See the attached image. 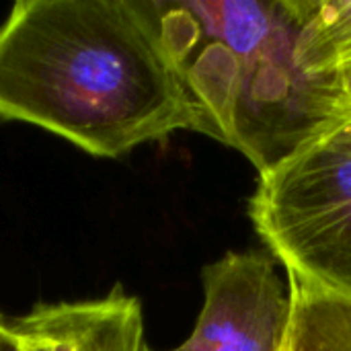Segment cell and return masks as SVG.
Listing matches in <instances>:
<instances>
[{
	"instance_id": "cell-6",
	"label": "cell",
	"mask_w": 351,
	"mask_h": 351,
	"mask_svg": "<svg viewBox=\"0 0 351 351\" xmlns=\"http://www.w3.org/2000/svg\"><path fill=\"white\" fill-rule=\"evenodd\" d=\"M288 278L292 317L284 351H351V300Z\"/></svg>"
},
{
	"instance_id": "cell-8",
	"label": "cell",
	"mask_w": 351,
	"mask_h": 351,
	"mask_svg": "<svg viewBox=\"0 0 351 351\" xmlns=\"http://www.w3.org/2000/svg\"><path fill=\"white\" fill-rule=\"evenodd\" d=\"M335 76H337V86H339V95H341L343 107H346L351 121V64L335 70Z\"/></svg>"
},
{
	"instance_id": "cell-7",
	"label": "cell",
	"mask_w": 351,
	"mask_h": 351,
	"mask_svg": "<svg viewBox=\"0 0 351 351\" xmlns=\"http://www.w3.org/2000/svg\"><path fill=\"white\" fill-rule=\"evenodd\" d=\"M298 21V60L325 74L351 64V0H288Z\"/></svg>"
},
{
	"instance_id": "cell-1",
	"label": "cell",
	"mask_w": 351,
	"mask_h": 351,
	"mask_svg": "<svg viewBox=\"0 0 351 351\" xmlns=\"http://www.w3.org/2000/svg\"><path fill=\"white\" fill-rule=\"evenodd\" d=\"M0 121L95 158L179 130L212 136L154 0H19L0 23Z\"/></svg>"
},
{
	"instance_id": "cell-9",
	"label": "cell",
	"mask_w": 351,
	"mask_h": 351,
	"mask_svg": "<svg viewBox=\"0 0 351 351\" xmlns=\"http://www.w3.org/2000/svg\"><path fill=\"white\" fill-rule=\"evenodd\" d=\"M0 351H21L10 327H8V319L0 321Z\"/></svg>"
},
{
	"instance_id": "cell-3",
	"label": "cell",
	"mask_w": 351,
	"mask_h": 351,
	"mask_svg": "<svg viewBox=\"0 0 351 351\" xmlns=\"http://www.w3.org/2000/svg\"><path fill=\"white\" fill-rule=\"evenodd\" d=\"M249 216L288 276L351 300V140L341 125L259 173Z\"/></svg>"
},
{
	"instance_id": "cell-4",
	"label": "cell",
	"mask_w": 351,
	"mask_h": 351,
	"mask_svg": "<svg viewBox=\"0 0 351 351\" xmlns=\"http://www.w3.org/2000/svg\"><path fill=\"white\" fill-rule=\"evenodd\" d=\"M204 304L189 351H284L292 302L267 251L226 253L202 269Z\"/></svg>"
},
{
	"instance_id": "cell-10",
	"label": "cell",
	"mask_w": 351,
	"mask_h": 351,
	"mask_svg": "<svg viewBox=\"0 0 351 351\" xmlns=\"http://www.w3.org/2000/svg\"><path fill=\"white\" fill-rule=\"evenodd\" d=\"M341 132H343V134H346V136L351 140V121H348V123H343V125H341Z\"/></svg>"
},
{
	"instance_id": "cell-2",
	"label": "cell",
	"mask_w": 351,
	"mask_h": 351,
	"mask_svg": "<svg viewBox=\"0 0 351 351\" xmlns=\"http://www.w3.org/2000/svg\"><path fill=\"white\" fill-rule=\"evenodd\" d=\"M212 138L259 173L350 121L335 72H306L288 0H154Z\"/></svg>"
},
{
	"instance_id": "cell-11",
	"label": "cell",
	"mask_w": 351,
	"mask_h": 351,
	"mask_svg": "<svg viewBox=\"0 0 351 351\" xmlns=\"http://www.w3.org/2000/svg\"><path fill=\"white\" fill-rule=\"evenodd\" d=\"M152 351V350H150ZM171 351H189L187 350V348H185V346H183V343H181V346H179V348H175V350H171Z\"/></svg>"
},
{
	"instance_id": "cell-5",
	"label": "cell",
	"mask_w": 351,
	"mask_h": 351,
	"mask_svg": "<svg viewBox=\"0 0 351 351\" xmlns=\"http://www.w3.org/2000/svg\"><path fill=\"white\" fill-rule=\"evenodd\" d=\"M8 327L27 351H150L142 302L121 286L93 300L35 304Z\"/></svg>"
}]
</instances>
